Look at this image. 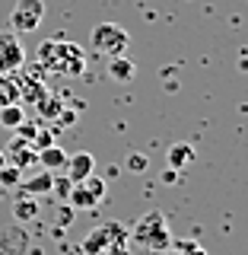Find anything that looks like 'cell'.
I'll return each mask as SVG.
<instances>
[{"instance_id":"obj_31","label":"cell","mask_w":248,"mask_h":255,"mask_svg":"<svg viewBox=\"0 0 248 255\" xmlns=\"http://www.w3.org/2000/svg\"><path fill=\"white\" fill-rule=\"evenodd\" d=\"M29 255H32V252H29Z\"/></svg>"},{"instance_id":"obj_7","label":"cell","mask_w":248,"mask_h":255,"mask_svg":"<svg viewBox=\"0 0 248 255\" xmlns=\"http://www.w3.org/2000/svg\"><path fill=\"white\" fill-rule=\"evenodd\" d=\"M26 64V48H22L19 35L10 29L0 32V74H16Z\"/></svg>"},{"instance_id":"obj_1","label":"cell","mask_w":248,"mask_h":255,"mask_svg":"<svg viewBox=\"0 0 248 255\" xmlns=\"http://www.w3.org/2000/svg\"><path fill=\"white\" fill-rule=\"evenodd\" d=\"M38 67H42V74L77 80V77L86 74V51L77 42L48 38V42L38 45Z\"/></svg>"},{"instance_id":"obj_10","label":"cell","mask_w":248,"mask_h":255,"mask_svg":"<svg viewBox=\"0 0 248 255\" xmlns=\"http://www.w3.org/2000/svg\"><path fill=\"white\" fill-rule=\"evenodd\" d=\"M29 246H32V239L22 227H6L0 233V255H26Z\"/></svg>"},{"instance_id":"obj_19","label":"cell","mask_w":248,"mask_h":255,"mask_svg":"<svg viewBox=\"0 0 248 255\" xmlns=\"http://www.w3.org/2000/svg\"><path fill=\"white\" fill-rule=\"evenodd\" d=\"M22 122H26V112H22L19 102H13V106H3V109H0V128H6V131H16Z\"/></svg>"},{"instance_id":"obj_6","label":"cell","mask_w":248,"mask_h":255,"mask_svg":"<svg viewBox=\"0 0 248 255\" xmlns=\"http://www.w3.org/2000/svg\"><path fill=\"white\" fill-rule=\"evenodd\" d=\"M16 86H19V102H29V106H35L38 99L48 93V86H45V77H42V67H26L22 64L19 70H16Z\"/></svg>"},{"instance_id":"obj_12","label":"cell","mask_w":248,"mask_h":255,"mask_svg":"<svg viewBox=\"0 0 248 255\" xmlns=\"http://www.w3.org/2000/svg\"><path fill=\"white\" fill-rule=\"evenodd\" d=\"M19 188H22V195H29V198L51 195V188H54V175L42 169L38 175H32V179H22V182H19Z\"/></svg>"},{"instance_id":"obj_4","label":"cell","mask_w":248,"mask_h":255,"mask_svg":"<svg viewBox=\"0 0 248 255\" xmlns=\"http://www.w3.org/2000/svg\"><path fill=\"white\" fill-rule=\"evenodd\" d=\"M115 243L127 246V230L121 223H102V227H95L92 233L83 239V255H111Z\"/></svg>"},{"instance_id":"obj_13","label":"cell","mask_w":248,"mask_h":255,"mask_svg":"<svg viewBox=\"0 0 248 255\" xmlns=\"http://www.w3.org/2000/svg\"><path fill=\"white\" fill-rule=\"evenodd\" d=\"M38 163H42L45 172H54V169H64V163H67V153L58 147V143H51V147L38 150Z\"/></svg>"},{"instance_id":"obj_20","label":"cell","mask_w":248,"mask_h":255,"mask_svg":"<svg viewBox=\"0 0 248 255\" xmlns=\"http://www.w3.org/2000/svg\"><path fill=\"white\" fill-rule=\"evenodd\" d=\"M80 185H83L86 191H89V195L95 198V201H102V198H105V188H108V185H105V179H99L95 172H92V175H86V179L80 182Z\"/></svg>"},{"instance_id":"obj_3","label":"cell","mask_w":248,"mask_h":255,"mask_svg":"<svg viewBox=\"0 0 248 255\" xmlns=\"http://www.w3.org/2000/svg\"><path fill=\"white\" fill-rule=\"evenodd\" d=\"M131 45V35H127L124 26L118 22H99L92 29V51L99 54H108V58H121Z\"/></svg>"},{"instance_id":"obj_23","label":"cell","mask_w":248,"mask_h":255,"mask_svg":"<svg viewBox=\"0 0 248 255\" xmlns=\"http://www.w3.org/2000/svg\"><path fill=\"white\" fill-rule=\"evenodd\" d=\"M35 134H38V122H22V125L13 131V137H19V140L32 143V140H35Z\"/></svg>"},{"instance_id":"obj_26","label":"cell","mask_w":248,"mask_h":255,"mask_svg":"<svg viewBox=\"0 0 248 255\" xmlns=\"http://www.w3.org/2000/svg\"><path fill=\"white\" fill-rule=\"evenodd\" d=\"M70 188H74V182H70V179H54V188H51V195H58V198H67V195H70Z\"/></svg>"},{"instance_id":"obj_14","label":"cell","mask_w":248,"mask_h":255,"mask_svg":"<svg viewBox=\"0 0 248 255\" xmlns=\"http://www.w3.org/2000/svg\"><path fill=\"white\" fill-rule=\"evenodd\" d=\"M38 211H42V204H38L35 198H29V195H22L19 201L13 204V217H16V223H29V220H35V217H38Z\"/></svg>"},{"instance_id":"obj_11","label":"cell","mask_w":248,"mask_h":255,"mask_svg":"<svg viewBox=\"0 0 248 255\" xmlns=\"http://www.w3.org/2000/svg\"><path fill=\"white\" fill-rule=\"evenodd\" d=\"M64 106H67V99H64L61 93H51V90H48L42 99L35 102V112H38V118H42V122H54V118L61 115Z\"/></svg>"},{"instance_id":"obj_5","label":"cell","mask_w":248,"mask_h":255,"mask_svg":"<svg viewBox=\"0 0 248 255\" xmlns=\"http://www.w3.org/2000/svg\"><path fill=\"white\" fill-rule=\"evenodd\" d=\"M45 19V0H16L10 10V32H35Z\"/></svg>"},{"instance_id":"obj_25","label":"cell","mask_w":248,"mask_h":255,"mask_svg":"<svg viewBox=\"0 0 248 255\" xmlns=\"http://www.w3.org/2000/svg\"><path fill=\"white\" fill-rule=\"evenodd\" d=\"M147 166H150V159L143 153H131V156H127V169H131V172H143Z\"/></svg>"},{"instance_id":"obj_18","label":"cell","mask_w":248,"mask_h":255,"mask_svg":"<svg viewBox=\"0 0 248 255\" xmlns=\"http://www.w3.org/2000/svg\"><path fill=\"white\" fill-rule=\"evenodd\" d=\"M108 77L118 80V83H127V80L134 77V61L124 58V54H121V58H111L108 61Z\"/></svg>"},{"instance_id":"obj_9","label":"cell","mask_w":248,"mask_h":255,"mask_svg":"<svg viewBox=\"0 0 248 255\" xmlns=\"http://www.w3.org/2000/svg\"><path fill=\"white\" fill-rule=\"evenodd\" d=\"M3 153H6V163L16 166V169H29V166H35V163H38V150L32 147V143L19 140V137H13V140H10V147H6Z\"/></svg>"},{"instance_id":"obj_8","label":"cell","mask_w":248,"mask_h":255,"mask_svg":"<svg viewBox=\"0 0 248 255\" xmlns=\"http://www.w3.org/2000/svg\"><path fill=\"white\" fill-rule=\"evenodd\" d=\"M64 172H67V179L77 185V182H83L86 175L95 172V156L89 153V150H77V153L67 156V163H64Z\"/></svg>"},{"instance_id":"obj_30","label":"cell","mask_w":248,"mask_h":255,"mask_svg":"<svg viewBox=\"0 0 248 255\" xmlns=\"http://www.w3.org/2000/svg\"><path fill=\"white\" fill-rule=\"evenodd\" d=\"M3 166H6V153H3V150H0V169H3Z\"/></svg>"},{"instance_id":"obj_27","label":"cell","mask_w":248,"mask_h":255,"mask_svg":"<svg viewBox=\"0 0 248 255\" xmlns=\"http://www.w3.org/2000/svg\"><path fill=\"white\" fill-rule=\"evenodd\" d=\"M74 207H70V204H61V211H58V223H61V227H67V223L70 220H74Z\"/></svg>"},{"instance_id":"obj_28","label":"cell","mask_w":248,"mask_h":255,"mask_svg":"<svg viewBox=\"0 0 248 255\" xmlns=\"http://www.w3.org/2000/svg\"><path fill=\"white\" fill-rule=\"evenodd\" d=\"M163 182H178V169H169V172H163Z\"/></svg>"},{"instance_id":"obj_29","label":"cell","mask_w":248,"mask_h":255,"mask_svg":"<svg viewBox=\"0 0 248 255\" xmlns=\"http://www.w3.org/2000/svg\"><path fill=\"white\" fill-rule=\"evenodd\" d=\"M159 255H181L178 249H172V246H169V249H165V252H159Z\"/></svg>"},{"instance_id":"obj_15","label":"cell","mask_w":248,"mask_h":255,"mask_svg":"<svg viewBox=\"0 0 248 255\" xmlns=\"http://www.w3.org/2000/svg\"><path fill=\"white\" fill-rule=\"evenodd\" d=\"M165 159H169L172 169H185L191 159H194V147H191V143H172L169 153H165Z\"/></svg>"},{"instance_id":"obj_24","label":"cell","mask_w":248,"mask_h":255,"mask_svg":"<svg viewBox=\"0 0 248 255\" xmlns=\"http://www.w3.org/2000/svg\"><path fill=\"white\" fill-rule=\"evenodd\" d=\"M51 143H54V131H51V128H38L32 147H35V150H45V147H51Z\"/></svg>"},{"instance_id":"obj_16","label":"cell","mask_w":248,"mask_h":255,"mask_svg":"<svg viewBox=\"0 0 248 255\" xmlns=\"http://www.w3.org/2000/svg\"><path fill=\"white\" fill-rule=\"evenodd\" d=\"M67 201H70V207H74V211H92V207H99V201H95V198H92L83 185H80V182H77L74 188H70Z\"/></svg>"},{"instance_id":"obj_21","label":"cell","mask_w":248,"mask_h":255,"mask_svg":"<svg viewBox=\"0 0 248 255\" xmlns=\"http://www.w3.org/2000/svg\"><path fill=\"white\" fill-rule=\"evenodd\" d=\"M19 182H22V169H16V166H10V163L0 169V185L3 188H19Z\"/></svg>"},{"instance_id":"obj_2","label":"cell","mask_w":248,"mask_h":255,"mask_svg":"<svg viewBox=\"0 0 248 255\" xmlns=\"http://www.w3.org/2000/svg\"><path fill=\"white\" fill-rule=\"evenodd\" d=\"M127 239L140 246L147 252H165L172 246V233H169V223H165L163 211H150L134 223V230L127 233Z\"/></svg>"},{"instance_id":"obj_17","label":"cell","mask_w":248,"mask_h":255,"mask_svg":"<svg viewBox=\"0 0 248 255\" xmlns=\"http://www.w3.org/2000/svg\"><path fill=\"white\" fill-rule=\"evenodd\" d=\"M19 102V86H16V77L13 74H0V109L3 106H13ZM22 106V102H19Z\"/></svg>"},{"instance_id":"obj_22","label":"cell","mask_w":248,"mask_h":255,"mask_svg":"<svg viewBox=\"0 0 248 255\" xmlns=\"http://www.w3.org/2000/svg\"><path fill=\"white\" fill-rule=\"evenodd\" d=\"M172 249H178L181 255H207V249H204V246L191 243V239H175V243H172Z\"/></svg>"}]
</instances>
